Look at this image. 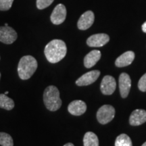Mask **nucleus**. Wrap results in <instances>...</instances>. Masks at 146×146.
Returning <instances> with one entry per match:
<instances>
[{"instance_id":"nucleus-1","label":"nucleus","mask_w":146,"mask_h":146,"mask_svg":"<svg viewBox=\"0 0 146 146\" xmlns=\"http://www.w3.org/2000/svg\"><path fill=\"white\" fill-rule=\"evenodd\" d=\"M67 47L64 41L60 39H54L47 43L45 47L44 54L50 63H57L66 56Z\"/></svg>"},{"instance_id":"nucleus-2","label":"nucleus","mask_w":146,"mask_h":146,"mask_svg":"<svg viewBox=\"0 0 146 146\" xmlns=\"http://www.w3.org/2000/svg\"><path fill=\"white\" fill-rule=\"evenodd\" d=\"M38 64L35 58L31 56H23L18 66V73L22 80L29 79L37 69Z\"/></svg>"},{"instance_id":"nucleus-3","label":"nucleus","mask_w":146,"mask_h":146,"mask_svg":"<svg viewBox=\"0 0 146 146\" xmlns=\"http://www.w3.org/2000/svg\"><path fill=\"white\" fill-rule=\"evenodd\" d=\"M43 102L47 109L52 112L58 110L61 107L62 100L60 98V92L57 87L50 85L45 89Z\"/></svg>"},{"instance_id":"nucleus-4","label":"nucleus","mask_w":146,"mask_h":146,"mask_svg":"<svg viewBox=\"0 0 146 146\" xmlns=\"http://www.w3.org/2000/svg\"><path fill=\"white\" fill-rule=\"evenodd\" d=\"M115 116L114 108L110 105H104L98 110L97 119L100 124L106 125L112 120Z\"/></svg>"},{"instance_id":"nucleus-5","label":"nucleus","mask_w":146,"mask_h":146,"mask_svg":"<svg viewBox=\"0 0 146 146\" xmlns=\"http://www.w3.org/2000/svg\"><path fill=\"white\" fill-rule=\"evenodd\" d=\"M17 39V33L12 27H0V41L5 44H12Z\"/></svg>"},{"instance_id":"nucleus-6","label":"nucleus","mask_w":146,"mask_h":146,"mask_svg":"<svg viewBox=\"0 0 146 146\" xmlns=\"http://www.w3.org/2000/svg\"><path fill=\"white\" fill-rule=\"evenodd\" d=\"M66 17V9L63 4H58L53 10L50 19L54 25H58L64 22Z\"/></svg>"},{"instance_id":"nucleus-7","label":"nucleus","mask_w":146,"mask_h":146,"mask_svg":"<svg viewBox=\"0 0 146 146\" xmlns=\"http://www.w3.org/2000/svg\"><path fill=\"white\" fill-rule=\"evenodd\" d=\"M100 75L99 70H92L84 74L76 81V84L78 86H87L94 83Z\"/></svg>"},{"instance_id":"nucleus-8","label":"nucleus","mask_w":146,"mask_h":146,"mask_svg":"<svg viewBox=\"0 0 146 146\" xmlns=\"http://www.w3.org/2000/svg\"><path fill=\"white\" fill-rule=\"evenodd\" d=\"M116 87V83L114 78L112 76H105L101 83V91L104 95H112Z\"/></svg>"},{"instance_id":"nucleus-9","label":"nucleus","mask_w":146,"mask_h":146,"mask_svg":"<svg viewBox=\"0 0 146 146\" xmlns=\"http://www.w3.org/2000/svg\"><path fill=\"white\" fill-rule=\"evenodd\" d=\"M110 41V37L107 34L99 33L91 35L87 40V44L89 47H99L105 45Z\"/></svg>"},{"instance_id":"nucleus-10","label":"nucleus","mask_w":146,"mask_h":146,"mask_svg":"<svg viewBox=\"0 0 146 146\" xmlns=\"http://www.w3.org/2000/svg\"><path fill=\"white\" fill-rule=\"evenodd\" d=\"M119 88L121 97L126 98L128 96L131 87L130 76L127 73H122L119 76Z\"/></svg>"},{"instance_id":"nucleus-11","label":"nucleus","mask_w":146,"mask_h":146,"mask_svg":"<svg viewBox=\"0 0 146 146\" xmlns=\"http://www.w3.org/2000/svg\"><path fill=\"white\" fill-rule=\"evenodd\" d=\"M95 20L94 12L87 11L80 17L77 23V27L80 30H87L92 26Z\"/></svg>"},{"instance_id":"nucleus-12","label":"nucleus","mask_w":146,"mask_h":146,"mask_svg":"<svg viewBox=\"0 0 146 146\" xmlns=\"http://www.w3.org/2000/svg\"><path fill=\"white\" fill-rule=\"evenodd\" d=\"M68 110L74 116H81L87 110V105L82 100H74L68 106Z\"/></svg>"},{"instance_id":"nucleus-13","label":"nucleus","mask_w":146,"mask_h":146,"mask_svg":"<svg viewBox=\"0 0 146 146\" xmlns=\"http://www.w3.org/2000/svg\"><path fill=\"white\" fill-rule=\"evenodd\" d=\"M146 122V111L137 109L131 113L129 118V123L132 126H139Z\"/></svg>"},{"instance_id":"nucleus-14","label":"nucleus","mask_w":146,"mask_h":146,"mask_svg":"<svg viewBox=\"0 0 146 146\" xmlns=\"http://www.w3.org/2000/svg\"><path fill=\"white\" fill-rule=\"evenodd\" d=\"M101 52L99 50H93L86 55L84 58V65L87 68H90L96 64L101 58Z\"/></svg>"},{"instance_id":"nucleus-15","label":"nucleus","mask_w":146,"mask_h":146,"mask_svg":"<svg viewBox=\"0 0 146 146\" xmlns=\"http://www.w3.org/2000/svg\"><path fill=\"white\" fill-rule=\"evenodd\" d=\"M134 58L135 53L132 51H129L120 56L115 62V64L118 67L127 66L133 62Z\"/></svg>"},{"instance_id":"nucleus-16","label":"nucleus","mask_w":146,"mask_h":146,"mask_svg":"<svg viewBox=\"0 0 146 146\" xmlns=\"http://www.w3.org/2000/svg\"><path fill=\"white\" fill-rule=\"evenodd\" d=\"M84 146H99V139L98 136L93 132H87L83 137Z\"/></svg>"},{"instance_id":"nucleus-17","label":"nucleus","mask_w":146,"mask_h":146,"mask_svg":"<svg viewBox=\"0 0 146 146\" xmlns=\"http://www.w3.org/2000/svg\"><path fill=\"white\" fill-rule=\"evenodd\" d=\"M14 107V102L5 94H0V108L11 110Z\"/></svg>"},{"instance_id":"nucleus-18","label":"nucleus","mask_w":146,"mask_h":146,"mask_svg":"<svg viewBox=\"0 0 146 146\" xmlns=\"http://www.w3.org/2000/svg\"><path fill=\"white\" fill-rule=\"evenodd\" d=\"M115 146H133V144L131 138L127 135L121 134L116 138Z\"/></svg>"},{"instance_id":"nucleus-19","label":"nucleus","mask_w":146,"mask_h":146,"mask_svg":"<svg viewBox=\"0 0 146 146\" xmlns=\"http://www.w3.org/2000/svg\"><path fill=\"white\" fill-rule=\"evenodd\" d=\"M0 145L1 146H14L13 139L8 133L0 132Z\"/></svg>"},{"instance_id":"nucleus-20","label":"nucleus","mask_w":146,"mask_h":146,"mask_svg":"<svg viewBox=\"0 0 146 146\" xmlns=\"http://www.w3.org/2000/svg\"><path fill=\"white\" fill-rule=\"evenodd\" d=\"M14 0H0V10L7 11L10 10Z\"/></svg>"},{"instance_id":"nucleus-21","label":"nucleus","mask_w":146,"mask_h":146,"mask_svg":"<svg viewBox=\"0 0 146 146\" xmlns=\"http://www.w3.org/2000/svg\"><path fill=\"white\" fill-rule=\"evenodd\" d=\"M54 0H36V7L39 10L47 8L52 4Z\"/></svg>"},{"instance_id":"nucleus-22","label":"nucleus","mask_w":146,"mask_h":146,"mask_svg":"<svg viewBox=\"0 0 146 146\" xmlns=\"http://www.w3.org/2000/svg\"><path fill=\"white\" fill-rule=\"evenodd\" d=\"M138 87L140 91L145 92L146 91V73L141 76L138 83Z\"/></svg>"},{"instance_id":"nucleus-23","label":"nucleus","mask_w":146,"mask_h":146,"mask_svg":"<svg viewBox=\"0 0 146 146\" xmlns=\"http://www.w3.org/2000/svg\"><path fill=\"white\" fill-rule=\"evenodd\" d=\"M142 31L144 33H146V22H145L143 25H142Z\"/></svg>"},{"instance_id":"nucleus-24","label":"nucleus","mask_w":146,"mask_h":146,"mask_svg":"<svg viewBox=\"0 0 146 146\" xmlns=\"http://www.w3.org/2000/svg\"><path fill=\"white\" fill-rule=\"evenodd\" d=\"M64 146H74V145H73L72 143H68L65 144V145H64Z\"/></svg>"},{"instance_id":"nucleus-25","label":"nucleus","mask_w":146,"mask_h":146,"mask_svg":"<svg viewBox=\"0 0 146 146\" xmlns=\"http://www.w3.org/2000/svg\"><path fill=\"white\" fill-rule=\"evenodd\" d=\"M141 146H146V141H145V143H144L143 144V145H142Z\"/></svg>"},{"instance_id":"nucleus-26","label":"nucleus","mask_w":146,"mask_h":146,"mask_svg":"<svg viewBox=\"0 0 146 146\" xmlns=\"http://www.w3.org/2000/svg\"><path fill=\"white\" fill-rule=\"evenodd\" d=\"M8 94V91H6V92L5 93V95H7Z\"/></svg>"},{"instance_id":"nucleus-27","label":"nucleus","mask_w":146,"mask_h":146,"mask_svg":"<svg viewBox=\"0 0 146 146\" xmlns=\"http://www.w3.org/2000/svg\"><path fill=\"white\" fill-rule=\"evenodd\" d=\"M0 78H1V73H0Z\"/></svg>"}]
</instances>
